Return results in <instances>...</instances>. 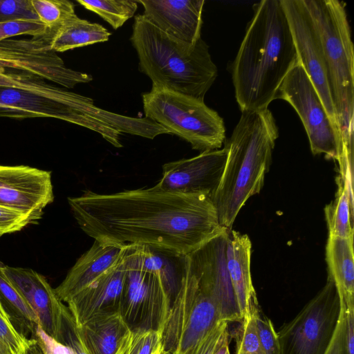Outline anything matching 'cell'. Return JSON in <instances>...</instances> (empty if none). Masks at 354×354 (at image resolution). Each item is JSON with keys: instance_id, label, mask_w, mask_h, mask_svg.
I'll use <instances>...</instances> for the list:
<instances>
[{"instance_id": "1", "label": "cell", "mask_w": 354, "mask_h": 354, "mask_svg": "<svg viewBox=\"0 0 354 354\" xmlns=\"http://www.w3.org/2000/svg\"><path fill=\"white\" fill-rule=\"evenodd\" d=\"M68 203L81 230L104 243L188 254L226 230L207 196L170 192L157 185L110 194L85 191Z\"/></svg>"}, {"instance_id": "2", "label": "cell", "mask_w": 354, "mask_h": 354, "mask_svg": "<svg viewBox=\"0 0 354 354\" xmlns=\"http://www.w3.org/2000/svg\"><path fill=\"white\" fill-rule=\"evenodd\" d=\"M253 11L232 71L241 112L268 109L298 62L280 1L262 0L253 5Z\"/></svg>"}, {"instance_id": "3", "label": "cell", "mask_w": 354, "mask_h": 354, "mask_svg": "<svg viewBox=\"0 0 354 354\" xmlns=\"http://www.w3.org/2000/svg\"><path fill=\"white\" fill-rule=\"evenodd\" d=\"M279 129L269 109L242 111L225 141L227 160L219 185L210 198L219 223L232 225L246 201L260 193L270 169Z\"/></svg>"}, {"instance_id": "4", "label": "cell", "mask_w": 354, "mask_h": 354, "mask_svg": "<svg viewBox=\"0 0 354 354\" xmlns=\"http://www.w3.org/2000/svg\"><path fill=\"white\" fill-rule=\"evenodd\" d=\"M132 28L130 41L138 57L139 71L150 78L152 86L204 100L218 75L205 41L178 39L140 14Z\"/></svg>"}, {"instance_id": "5", "label": "cell", "mask_w": 354, "mask_h": 354, "mask_svg": "<svg viewBox=\"0 0 354 354\" xmlns=\"http://www.w3.org/2000/svg\"><path fill=\"white\" fill-rule=\"evenodd\" d=\"M321 40L343 147L353 145L354 53L344 4L303 0Z\"/></svg>"}, {"instance_id": "6", "label": "cell", "mask_w": 354, "mask_h": 354, "mask_svg": "<svg viewBox=\"0 0 354 354\" xmlns=\"http://www.w3.org/2000/svg\"><path fill=\"white\" fill-rule=\"evenodd\" d=\"M0 104L8 109L3 117L62 120L97 132L115 147H122L120 133L131 126L129 117L102 109L91 98L68 91L61 97H50L0 88Z\"/></svg>"}, {"instance_id": "7", "label": "cell", "mask_w": 354, "mask_h": 354, "mask_svg": "<svg viewBox=\"0 0 354 354\" xmlns=\"http://www.w3.org/2000/svg\"><path fill=\"white\" fill-rule=\"evenodd\" d=\"M145 118L201 152L219 149L225 140L223 118L204 100L152 86L142 95Z\"/></svg>"}, {"instance_id": "8", "label": "cell", "mask_w": 354, "mask_h": 354, "mask_svg": "<svg viewBox=\"0 0 354 354\" xmlns=\"http://www.w3.org/2000/svg\"><path fill=\"white\" fill-rule=\"evenodd\" d=\"M225 313L210 284L186 266L162 333L165 350L169 354L184 353L218 323H228Z\"/></svg>"}, {"instance_id": "9", "label": "cell", "mask_w": 354, "mask_h": 354, "mask_svg": "<svg viewBox=\"0 0 354 354\" xmlns=\"http://www.w3.org/2000/svg\"><path fill=\"white\" fill-rule=\"evenodd\" d=\"M122 256L125 278L120 315L131 329L163 333L171 301L159 274L142 265L137 244H125Z\"/></svg>"}, {"instance_id": "10", "label": "cell", "mask_w": 354, "mask_h": 354, "mask_svg": "<svg viewBox=\"0 0 354 354\" xmlns=\"http://www.w3.org/2000/svg\"><path fill=\"white\" fill-rule=\"evenodd\" d=\"M339 313L336 288L328 278L322 289L277 333L280 354H326Z\"/></svg>"}, {"instance_id": "11", "label": "cell", "mask_w": 354, "mask_h": 354, "mask_svg": "<svg viewBox=\"0 0 354 354\" xmlns=\"http://www.w3.org/2000/svg\"><path fill=\"white\" fill-rule=\"evenodd\" d=\"M288 102L300 118L314 155L339 160L343 151L339 131L332 122L311 80L297 62L281 83L276 96Z\"/></svg>"}, {"instance_id": "12", "label": "cell", "mask_w": 354, "mask_h": 354, "mask_svg": "<svg viewBox=\"0 0 354 354\" xmlns=\"http://www.w3.org/2000/svg\"><path fill=\"white\" fill-rule=\"evenodd\" d=\"M50 36L0 41V65L28 73L64 88H72L93 80L91 75L74 71L50 48Z\"/></svg>"}, {"instance_id": "13", "label": "cell", "mask_w": 354, "mask_h": 354, "mask_svg": "<svg viewBox=\"0 0 354 354\" xmlns=\"http://www.w3.org/2000/svg\"><path fill=\"white\" fill-rule=\"evenodd\" d=\"M279 1L290 26L298 62L311 80L332 122L339 131L322 43L311 17L303 0Z\"/></svg>"}, {"instance_id": "14", "label": "cell", "mask_w": 354, "mask_h": 354, "mask_svg": "<svg viewBox=\"0 0 354 354\" xmlns=\"http://www.w3.org/2000/svg\"><path fill=\"white\" fill-rule=\"evenodd\" d=\"M53 200L50 171L25 165H0V206L24 214L32 224Z\"/></svg>"}, {"instance_id": "15", "label": "cell", "mask_w": 354, "mask_h": 354, "mask_svg": "<svg viewBox=\"0 0 354 354\" xmlns=\"http://www.w3.org/2000/svg\"><path fill=\"white\" fill-rule=\"evenodd\" d=\"M227 149L201 152L196 156L162 165V177L156 184L174 193L203 194L211 198L216 191L227 160Z\"/></svg>"}, {"instance_id": "16", "label": "cell", "mask_w": 354, "mask_h": 354, "mask_svg": "<svg viewBox=\"0 0 354 354\" xmlns=\"http://www.w3.org/2000/svg\"><path fill=\"white\" fill-rule=\"evenodd\" d=\"M122 254L113 267L66 302L77 326L97 316L120 313L125 278Z\"/></svg>"}, {"instance_id": "17", "label": "cell", "mask_w": 354, "mask_h": 354, "mask_svg": "<svg viewBox=\"0 0 354 354\" xmlns=\"http://www.w3.org/2000/svg\"><path fill=\"white\" fill-rule=\"evenodd\" d=\"M4 272L35 313L39 326L57 340L63 315V304L46 278L30 268L3 267Z\"/></svg>"}, {"instance_id": "18", "label": "cell", "mask_w": 354, "mask_h": 354, "mask_svg": "<svg viewBox=\"0 0 354 354\" xmlns=\"http://www.w3.org/2000/svg\"><path fill=\"white\" fill-rule=\"evenodd\" d=\"M142 14L166 34L194 44L201 38L204 0H139Z\"/></svg>"}, {"instance_id": "19", "label": "cell", "mask_w": 354, "mask_h": 354, "mask_svg": "<svg viewBox=\"0 0 354 354\" xmlns=\"http://www.w3.org/2000/svg\"><path fill=\"white\" fill-rule=\"evenodd\" d=\"M251 248L247 234L227 229L225 263L241 319L259 308L251 277Z\"/></svg>"}, {"instance_id": "20", "label": "cell", "mask_w": 354, "mask_h": 354, "mask_svg": "<svg viewBox=\"0 0 354 354\" xmlns=\"http://www.w3.org/2000/svg\"><path fill=\"white\" fill-rule=\"evenodd\" d=\"M124 245L95 240L71 268L55 292L62 301L67 302L73 296L101 276L120 259Z\"/></svg>"}, {"instance_id": "21", "label": "cell", "mask_w": 354, "mask_h": 354, "mask_svg": "<svg viewBox=\"0 0 354 354\" xmlns=\"http://www.w3.org/2000/svg\"><path fill=\"white\" fill-rule=\"evenodd\" d=\"M326 260L328 278L336 288L340 309L354 310L353 237L343 239L328 235Z\"/></svg>"}, {"instance_id": "22", "label": "cell", "mask_w": 354, "mask_h": 354, "mask_svg": "<svg viewBox=\"0 0 354 354\" xmlns=\"http://www.w3.org/2000/svg\"><path fill=\"white\" fill-rule=\"evenodd\" d=\"M77 327L87 354H114L129 329L120 313L95 317Z\"/></svg>"}, {"instance_id": "23", "label": "cell", "mask_w": 354, "mask_h": 354, "mask_svg": "<svg viewBox=\"0 0 354 354\" xmlns=\"http://www.w3.org/2000/svg\"><path fill=\"white\" fill-rule=\"evenodd\" d=\"M111 32L97 23L79 18L77 15L61 25L52 35L50 48L55 53L109 40Z\"/></svg>"}, {"instance_id": "24", "label": "cell", "mask_w": 354, "mask_h": 354, "mask_svg": "<svg viewBox=\"0 0 354 354\" xmlns=\"http://www.w3.org/2000/svg\"><path fill=\"white\" fill-rule=\"evenodd\" d=\"M0 261V304L16 329L27 337L34 339L39 326L38 318L19 292L6 277ZM28 338V337H27Z\"/></svg>"}, {"instance_id": "25", "label": "cell", "mask_w": 354, "mask_h": 354, "mask_svg": "<svg viewBox=\"0 0 354 354\" xmlns=\"http://www.w3.org/2000/svg\"><path fill=\"white\" fill-rule=\"evenodd\" d=\"M334 200L324 208L328 235L343 239L353 237V187L337 178Z\"/></svg>"}, {"instance_id": "26", "label": "cell", "mask_w": 354, "mask_h": 354, "mask_svg": "<svg viewBox=\"0 0 354 354\" xmlns=\"http://www.w3.org/2000/svg\"><path fill=\"white\" fill-rule=\"evenodd\" d=\"M0 88L17 89L50 97H61L67 92L36 75L1 65Z\"/></svg>"}, {"instance_id": "27", "label": "cell", "mask_w": 354, "mask_h": 354, "mask_svg": "<svg viewBox=\"0 0 354 354\" xmlns=\"http://www.w3.org/2000/svg\"><path fill=\"white\" fill-rule=\"evenodd\" d=\"M86 10L95 12L117 30L130 18L138 9V3L132 0H77Z\"/></svg>"}, {"instance_id": "28", "label": "cell", "mask_w": 354, "mask_h": 354, "mask_svg": "<svg viewBox=\"0 0 354 354\" xmlns=\"http://www.w3.org/2000/svg\"><path fill=\"white\" fill-rule=\"evenodd\" d=\"M30 4L38 19L47 26L52 34L76 15L73 3L67 0H30Z\"/></svg>"}, {"instance_id": "29", "label": "cell", "mask_w": 354, "mask_h": 354, "mask_svg": "<svg viewBox=\"0 0 354 354\" xmlns=\"http://www.w3.org/2000/svg\"><path fill=\"white\" fill-rule=\"evenodd\" d=\"M162 333L129 328L120 339L114 354H151L162 342Z\"/></svg>"}, {"instance_id": "30", "label": "cell", "mask_w": 354, "mask_h": 354, "mask_svg": "<svg viewBox=\"0 0 354 354\" xmlns=\"http://www.w3.org/2000/svg\"><path fill=\"white\" fill-rule=\"evenodd\" d=\"M256 308L239 322L236 330L235 354H265L260 344L256 327L254 314Z\"/></svg>"}, {"instance_id": "31", "label": "cell", "mask_w": 354, "mask_h": 354, "mask_svg": "<svg viewBox=\"0 0 354 354\" xmlns=\"http://www.w3.org/2000/svg\"><path fill=\"white\" fill-rule=\"evenodd\" d=\"M37 341L19 333L3 307L0 306V344L10 354H25Z\"/></svg>"}, {"instance_id": "32", "label": "cell", "mask_w": 354, "mask_h": 354, "mask_svg": "<svg viewBox=\"0 0 354 354\" xmlns=\"http://www.w3.org/2000/svg\"><path fill=\"white\" fill-rule=\"evenodd\" d=\"M51 33L47 26L37 19H20L0 22V41L21 35L37 38Z\"/></svg>"}, {"instance_id": "33", "label": "cell", "mask_w": 354, "mask_h": 354, "mask_svg": "<svg viewBox=\"0 0 354 354\" xmlns=\"http://www.w3.org/2000/svg\"><path fill=\"white\" fill-rule=\"evenodd\" d=\"M254 317L258 337L265 354H280L278 335L272 321L259 309L256 310Z\"/></svg>"}, {"instance_id": "34", "label": "cell", "mask_w": 354, "mask_h": 354, "mask_svg": "<svg viewBox=\"0 0 354 354\" xmlns=\"http://www.w3.org/2000/svg\"><path fill=\"white\" fill-rule=\"evenodd\" d=\"M227 328V322L218 323L202 339L183 354H213L222 335Z\"/></svg>"}, {"instance_id": "35", "label": "cell", "mask_w": 354, "mask_h": 354, "mask_svg": "<svg viewBox=\"0 0 354 354\" xmlns=\"http://www.w3.org/2000/svg\"><path fill=\"white\" fill-rule=\"evenodd\" d=\"M32 223L24 214L0 206V236L22 230Z\"/></svg>"}, {"instance_id": "36", "label": "cell", "mask_w": 354, "mask_h": 354, "mask_svg": "<svg viewBox=\"0 0 354 354\" xmlns=\"http://www.w3.org/2000/svg\"><path fill=\"white\" fill-rule=\"evenodd\" d=\"M34 339L44 354H74L70 347L48 335L39 326L36 329Z\"/></svg>"}, {"instance_id": "37", "label": "cell", "mask_w": 354, "mask_h": 354, "mask_svg": "<svg viewBox=\"0 0 354 354\" xmlns=\"http://www.w3.org/2000/svg\"><path fill=\"white\" fill-rule=\"evenodd\" d=\"M326 354H348L346 344V311L340 309L337 324Z\"/></svg>"}, {"instance_id": "38", "label": "cell", "mask_w": 354, "mask_h": 354, "mask_svg": "<svg viewBox=\"0 0 354 354\" xmlns=\"http://www.w3.org/2000/svg\"><path fill=\"white\" fill-rule=\"evenodd\" d=\"M346 344L348 354H354V310L346 311Z\"/></svg>"}, {"instance_id": "39", "label": "cell", "mask_w": 354, "mask_h": 354, "mask_svg": "<svg viewBox=\"0 0 354 354\" xmlns=\"http://www.w3.org/2000/svg\"><path fill=\"white\" fill-rule=\"evenodd\" d=\"M213 354H230L229 349V331L228 328L222 335L220 341Z\"/></svg>"}, {"instance_id": "40", "label": "cell", "mask_w": 354, "mask_h": 354, "mask_svg": "<svg viewBox=\"0 0 354 354\" xmlns=\"http://www.w3.org/2000/svg\"><path fill=\"white\" fill-rule=\"evenodd\" d=\"M25 354H44L37 342L33 344Z\"/></svg>"}, {"instance_id": "41", "label": "cell", "mask_w": 354, "mask_h": 354, "mask_svg": "<svg viewBox=\"0 0 354 354\" xmlns=\"http://www.w3.org/2000/svg\"><path fill=\"white\" fill-rule=\"evenodd\" d=\"M151 354H169V353L165 350L164 345L161 342Z\"/></svg>"}, {"instance_id": "42", "label": "cell", "mask_w": 354, "mask_h": 354, "mask_svg": "<svg viewBox=\"0 0 354 354\" xmlns=\"http://www.w3.org/2000/svg\"><path fill=\"white\" fill-rule=\"evenodd\" d=\"M0 109L6 110V109H7V108L5 106H3V104H0Z\"/></svg>"}, {"instance_id": "43", "label": "cell", "mask_w": 354, "mask_h": 354, "mask_svg": "<svg viewBox=\"0 0 354 354\" xmlns=\"http://www.w3.org/2000/svg\"><path fill=\"white\" fill-rule=\"evenodd\" d=\"M0 306H1V304H0Z\"/></svg>"}]
</instances>
